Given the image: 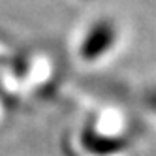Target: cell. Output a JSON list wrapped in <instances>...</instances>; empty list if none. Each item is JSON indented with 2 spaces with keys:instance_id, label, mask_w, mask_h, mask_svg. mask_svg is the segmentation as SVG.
<instances>
[{
  "instance_id": "6da1fadb",
  "label": "cell",
  "mask_w": 156,
  "mask_h": 156,
  "mask_svg": "<svg viewBox=\"0 0 156 156\" xmlns=\"http://www.w3.org/2000/svg\"><path fill=\"white\" fill-rule=\"evenodd\" d=\"M115 38H117V32H115L113 23L100 21L85 36L81 43V57L85 60H94L98 57H102L104 53L111 49V45L115 43Z\"/></svg>"
},
{
  "instance_id": "7a4b0ae2",
  "label": "cell",
  "mask_w": 156,
  "mask_h": 156,
  "mask_svg": "<svg viewBox=\"0 0 156 156\" xmlns=\"http://www.w3.org/2000/svg\"><path fill=\"white\" fill-rule=\"evenodd\" d=\"M83 145L87 151L92 154H115L120 149L126 147V141L122 137H111V136H102L96 130H85L83 133Z\"/></svg>"
},
{
  "instance_id": "3957f363",
  "label": "cell",
  "mask_w": 156,
  "mask_h": 156,
  "mask_svg": "<svg viewBox=\"0 0 156 156\" xmlns=\"http://www.w3.org/2000/svg\"><path fill=\"white\" fill-rule=\"evenodd\" d=\"M145 100H147V105H149L152 111H156V88L149 90V92H147V96H145Z\"/></svg>"
}]
</instances>
